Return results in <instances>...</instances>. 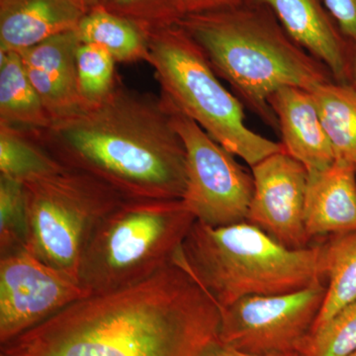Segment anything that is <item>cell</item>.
Listing matches in <instances>:
<instances>
[{
	"mask_svg": "<svg viewBox=\"0 0 356 356\" xmlns=\"http://www.w3.org/2000/svg\"><path fill=\"white\" fill-rule=\"evenodd\" d=\"M221 308L175 261L151 277L89 295L1 346L7 356H206L220 343Z\"/></svg>",
	"mask_w": 356,
	"mask_h": 356,
	"instance_id": "obj_1",
	"label": "cell"
},
{
	"mask_svg": "<svg viewBox=\"0 0 356 356\" xmlns=\"http://www.w3.org/2000/svg\"><path fill=\"white\" fill-rule=\"evenodd\" d=\"M26 131L58 163L97 177L126 200L184 197L186 153L168 103L120 77L99 102Z\"/></svg>",
	"mask_w": 356,
	"mask_h": 356,
	"instance_id": "obj_2",
	"label": "cell"
},
{
	"mask_svg": "<svg viewBox=\"0 0 356 356\" xmlns=\"http://www.w3.org/2000/svg\"><path fill=\"white\" fill-rule=\"evenodd\" d=\"M267 8L243 6L180 16L218 76L267 125L278 131L269 97L286 86L311 90L334 81L317 58L297 44Z\"/></svg>",
	"mask_w": 356,
	"mask_h": 356,
	"instance_id": "obj_3",
	"label": "cell"
},
{
	"mask_svg": "<svg viewBox=\"0 0 356 356\" xmlns=\"http://www.w3.org/2000/svg\"><path fill=\"white\" fill-rule=\"evenodd\" d=\"M179 257L221 309L325 280L324 243L288 248L247 221L224 227L194 222Z\"/></svg>",
	"mask_w": 356,
	"mask_h": 356,
	"instance_id": "obj_4",
	"label": "cell"
},
{
	"mask_svg": "<svg viewBox=\"0 0 356 356\" xmlns=\"http://www.w3.org/2000/svg\"><path fill=\"white\" fill-rule=\"evenodd\" d=\"M147 34V64L166 102L250 168L282 151V145L248 127L243 103L222 86L202 49L181 27L173 23Z\"/></svg>",
	"mask_w": 356,
	"mask_h": 356,
	"instance_id": "obj_5",
	"label": "cell"
},
{
	"mask_svg": "<svg viewBox=\"0 0 356 356\" xmlns=\"http://www.w3.org/2000/svg\"><path fill=\"white\" fill-rule=\"evenodd\" d=\"M195 217L182 199L124 200L91 236L79 271L88 295L146 280L175 261Z\"/></svg>",
	"mask_w": 356,
	"mask_h": 356,
	"instance_id": "obj_6",
	"label": "cell"
},
{
	"mask_svg": "<svg viewBox=\"0 0 356 356\" xmlns=\"http://www.w3.org/2000/svg\"><path fill=\"white\" fill-rule=\"evenodd\" d=\"M23 184L26 248L79 281V266L91 236L126 199L97 177L65 166Z\"/></svg>",
	"mask_w": 356,
	"mask_h": 356,
	"instance_id": "obj_7",
	"label": "cell"
},
{
	"mask_svg": "<svg viewBox=\"0 0 356 356\" xmlns=\"http://www.w3.org/2000/svg\"><path fill=\"white\" fill-rule=\"evenodd\" d=\"M325 293L324 280L286 294L238 300L221 309L220 343L250 355H299L313 331Z\"/></svg>",
	"mask_w": 356,
	"mask_h": 356,
	"instance_id": "obj_8",
	"label": "cell"
},
{
	"mask_svg": "<svg viewBox=\"0 0 356 356\" xmlns=\"http://www.w3.org/2000/svg\"><path fill=\"white\" fill-rule=\"evenodd\" d=\"M166 103L186 153V186L182 197L186 207L196 221L211 227L247 221L254 194L252 175L196 122Z\"/></svg>",
	"mask_w": 356,
	"mask_h": 356,
	"instance_id": "obj_9",
	"label": "cell"
},
{
	"mask_svg": "<svg viewBox=\"0 0 356 356\" xmlns=\"http://www.w3.org/2000/svg\"><path fill=\"white\" fill-rule=\"evenodd\" d=\"M86 296L79 281L26 248L0 255V343H10Z\"/></svg>",
	"mask_w": 356,
	"mask_h": 356,
	"instance_id": "obj_10",
	"label": "cell"
},
{
	"mask_svg": "<svg viewBox=\"0 0 356 356\" xmlns=\"http://www.w3.org/2000/svg\"><path fill=\"white\" fill-rule=\"evenodd\" d=\"M254 194L247 222L288 248L309 247L305 202L309 172L282 151L252 166Z\"/></svg>",
	"mask_w": 356,
	"mask_h": 356,
	"instance_id": "obj_11",
	"label": "cell"
},
{
	"mask_svg": "<svg viewBox=\"0 0 356 356\" xmlns=\"http://www.w3.org/2000/svg\"><path fill=\"white\" fill-rule=\"evenodd\" d=\"M268 8L297 44L329 70L334 81L351 83L355 47L318 0H254Z\"/></svg>",
	"mask_w": 356,
	"mask_h": 356,
	"instance_id": "obj_12",
	"label": "cell"
},
{
	"mask_svg": "<svg viewBox=\"0 0 356 356\" xmlns=\"http://www.w3.org/2000/svg\"><path fill=\"white\" fill-rule=\"evenodd\" d=\"M76 31L63 33L19 51L26 74L36 89L51 121L84 104L77 76Z\"/></svg>",
	"mask_w": 356,
	"mask_h": 356,
	"instance_id": "obj_13",
	"label": "cell"
},
{
	"mask_svg": "<svg viewBox=\"0 0 356 356\" xmlns=\"http://www.w3.org/2000/svg\"><path fill=\"white\" fill-rule=\"evenodd\" d=\"M268 103L277 119L283 149L305 166L309 175L334 165V149L310 90L286 86L275 91Z\"/></svg>",
	"mask_w": 356,
	"mask_h": 356,
	"instance_id": "obj_14",
	"label": "cell"
},
{
	"mask_svg": "<svg viewBox=\"0 0 356 356\" xmlns=\"http://www.w3.org/2000/svg\"><path fill=\"white\" fill-rule=\"evenodd\" d=\"M88 13L81 0H0V51H19L76 31Z\"/></svg>",
	"mask_w": 356,
	"mask_h": 356,
	"instance_id": "obj_15",
	"label": "cell"
},
{
	"mask_svg": "<svg viewBox=\"0 0 356 356\" xmlns=\"http://www.w3.org/2000/svg\"><path fill=\"white\" fill-rule=\"evenodd\" d=\"M305 227L310 240L356 231V166L334 161L327 170L309 175Z\"/></svg>",
	"mask_w": 356,
	"mask_h": 356,
	"instance_id": "obj_16",
	"label": "cell"
},
{
	"mask_svg": "<svg viewBox=\"0 0 356 356\" xmlns=\"http://www.w3.org/2000/svg\"><path fill=\"white\" fill-rule=\"evenodd\" d=\"M79 41L108 51L117 64L149 62V34L135 22L104 6L91 9L76 29Z\"/></svg>",
	"mask_w": 356,
	"mask_h": 356,
	"instance_id": "obj_17",
	"label": "cell"
},
{
	"mask_svg": "<svg viewBox=\"0 0 356 356\" xmlns=\"http://www.w3.org/2000/svg\"><path fill=\"white\" fill-rule=\"evenodd\" d=\"M50 114L26 74L18 51H0V124L39 130L48 127Z\"/></svg>",
	"mask_w": 356,
	"mask_h": 356,
	"instance_id": "obj_18",
	"label": "cell"
},
{
	"mask_svg": "<svg viewBox=\"0 0 356 356\" xmlns=\"http://www.w3.org/2000/svg\"><path fill=\"white\" fill-rule=\"evenodd\" d=\"M310 92L336 161L356 166V89L330 81Z\"/></svg>",
	"mask_w": 356,
	"mask_h": 356,
	"instance_id": "obj_19",
	"label": "cell"
},
{
	"mask_svg": "<svg viewBox=\"0 0 356 356\" xmlns=\"http://www.w3.org/2000/svg\"><path fill=\"white\" fill-rule=\"evenodd\" d=\"M324 245L327 293L312 332L356 300V231L332 236Z\"/></svg>",
	"mask_w": 356,
	"mask_h": 356,
	"instance_id": "obj_20",
	"label": "cell"
},
{
	"mask_svg": "<svg viewBox=\"0 0 356 356\" xmlns=\"http://www.w3.org/2000/svg\"><path fill=\"white\" fill-rule=\"evenodd\" d=\"M62 168L27 131L0 124V175L25 182Z\"/></svg>",
	"mask_w": 356,
	"mask_h": 356,
	"instance_id": "obj_21",
	"label": "cell"
},
{
	"mask_svg": "<svg viewBox=\"0 0 356 356\" xmlns=\"http://www.w3.org/2000/svg\"><path fill=\"white\" fill-rule=\"evenodd\" d=\"M76 60L79 92L83 102H97L106 97L119 79L114 58L96 44L81 43Z\"/></svg>",
	"mask_w": 356,
	"mask_h": 356,
	"instance_id": "obj_22",
	"label": "cell"
},
{
	"mask_svg": "<svg viewBox=\"0 0 356 356\" xmlns=\"http://www.w3.org/2000/svg\"><path fill=\"white\" fill-rule=\"evenodd\" d=\"M356 350V300L312 332L299 356H350Z\"/></svg>",
	"mask_w": 356,
	"mask_h": 356,
	"instance_id": "obj_23",
	"label": "cell"
},
{
	"mask_svg": "<svg viewBox=\"0 0 356 356\" xmlns=\"http://www.w3.org/2000/svg\"><path fill=\"white\" fill-rule=\"evenodd\" d=\"M24 184L0 175V255L26 248Z\"/></svg>",
	"mask_w": 356,
	"mask_h": 356,
	"instance_id": "obj_24",
	"label": "cell"
},
{
	"mask_svg": "<svg viewBox=\"0 0 356 356\" xmlns=\"http://www.w3.org/2000/svg\"><path fill=\"white\" fill-rule=\"evenodd\" d=\"M177 0H105V8L128 18L147 32L177 21Z\"/></svg>",
	"mask_w": 356,
	"mask_h": 356,
	"instance_id": "obj_25",
	"label": "cell"
},
{
	"mask_svg": "<svg viewBox=\"0 0 356 356\" xmlns=\"http://www.w3.org/2000/svg\"><path fill=\"white\" fill-rule=\"evenodd\" d=\"M327 13L356 49V0H324Z\"/></svg>",
	"mask_w": 356,
	"mask_h": 356,
	"instance_id": "obj_26",
	"label": "cell"
},
{
	"mask_svg": "<svg viewBox=\"0 0 356 356\" xmlns=\"http://www.w3.org/2000/svg\"><path fill=\"white\" fill-rule=\"evenodd\" d=\"M245 0H177L175 10L177 19L188 14L211 13L243 6Z\"/></svg>",
	"mask_w": 356,
	"mask_h": 356,
	"instance_id": "obj_27",
	"label": "cell"
},
{
	"mask_svg": "<svg viewBox=\"0 0 356 356\" xmlns=\"http://www.w3.org/2000/svg\"><path fill=\"white\" fill-rule=\"evenodd\" d=\"M206 356H261L250 355V353H243V351L236 350V348H229L224 346L221 343L215 346ZM281 356H294V355H281Z\"/></svg>",
	"mask_w": 356,
	"mask_h": 356,
	"instance_id": "obj_28",
	"label": "cell"
},
{
	"mask_svg": "<svg viewBox=\"0 0 356 356\" xmlns=\"http://www.w3.org/2000/svg\"><path fill=\"white\" fill-rule=\"evenodd\" d=\"M81 3L86 9V11H90L91 9L95 8V7L102 6L104 4L105 0H81Z\"/></svg>",
	"mask_w": 356,
	"mask_h": 356,
	"instance_id": "obj_29",
	"label": "cell"
},
{
	"mask_svg": "<svg viewBox=\"0 0 356 356\" xmlns=\"http://www.w3.org/2000/svg\"><path fill=\"white\" fill-rule=\"evenodd\" d=\"M351 86L356 89V53L353 60V74H351Z\"/></svg>",
	"mask_w": 356,
	"mask_h": 356,
	"instance_id": "obj_30",
	"label": "cell"
},
{
	"mask_svg": "<svg viewBox=\"0 0 356 356\" xmlns=\"http://www.w3.org/2000/svg\"><path fill=\"white\" fill-rule=\"evenodd\" d=\"M350 356H356V350L355 351V353H351Z\"/></svg>",
	"mask_w": 356,
	"mask_h": 356,
	"instance_id": "obj_31",
	"label": "cell"
},
{
	"mask_svg": "<svg viewBox=\"0 0 356 356\" xmlns=\"http://www.w3.org/2000/svg\"><path fill=\"white\" fill-rule=\"evenodd\" d=\"M0 356H7V355H3V353H1V355H0Z\"/></svg>",
	"mask_w": 356,
	"mask_h": 356,
	"instance_id": "obj_32",
	"label": "cell"
},
{
	"mask_svg": "<svg viewBox=\"0 0 356 356\" xmlns=\"http://www.w3.org/2000/svg\"><path fill=\"white\" fill-rule=\"evenodd\" d=\"M294 356H299L298 355H295Z\"/></svg>",
	"mask_w": 356,
	"mask_h": 356,
	"instance_id": "obj_33",
	"label": "cell"
}]
</instances>
